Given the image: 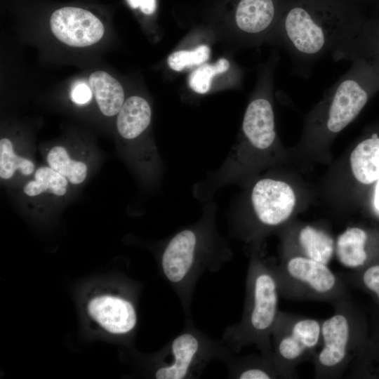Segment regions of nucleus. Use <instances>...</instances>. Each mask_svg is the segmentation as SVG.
Listing matches in <instances>:
<instances>
[{"label":"nucleus","mask_w":379,"mask_h":379,"mask_svg":"<svg viewBox=\"0 0 379 379\" xmlns=\"http://www.w3.org/2000/svg\"><path fill=\"white\" fill-rule=\"evenodd\" d=\"M367 17L357 0H291L272 36L288 53L293 74L307 79L314 65L347 43Z\"/></svg>","instance_id":"nucleus-1"},{"label":"nucleus","mask_w":379,"mask_h":379,"mask_svg":"<svg viewBox=\"0 0 379 379\" xmlns=\"http://www.w3.org/2000/svg\"><path fill=\"white\" fill-rule=\"evenodd\" d=\"M232 256L228 242L217 230L213 208L168 239L161 253L160 270L176 293L185 318L191 317L192 300L201 275L220 270Z\"/></svg>","instance_id":"nucleus-2"},{"label":"nucleus","mask_w":379,"mask_h":379,"mask_svg":"<svg viewBox=\"0 0 379 379\" xmlns=\"http://www.w3.org/2000/svg\"><path fill=\"white\" fill-rule=\"evenodd\" d=\"M306 116L303 140L325 142L350 124L379 91V70L356 58Z\"/></svg>","instance_id":"nucleus-3"},{"label":"nucleus","mask_w":379,"mask_h":379,"mask_svg":"<svg viewBox=\"0 0 379 379\" xmlns=\"http://www.w3.org/2000/svg\"><path fill=\"white\" fill-rule=\"evenodd\" d=\"M259 251L250 250L241 317L225 328L221 340L234 352L255 345L262 354L273 358L271 335L280 294L272 264L262 259Z\"/></svg>","instance_id":"nucleus-4"},{"label":"nucleus","mask_w":379,"mask_h":379,"mask_svg":"<svg viewBox=\"0 0 379 379\" xmlns=\"http://www.w3.org/2000/svg\"><path fill=\"white\" fill-rule=\"evenodd\" d=\"M333 306V315L322 320L321 345L312 360L314 376L317 379L340 378L368 337L366 316L351 296Z\"/></svg>","instance_id":"nucleus-5"},{"label":"nucleus","mask_w":379,"mask_h":379,"mask_svg":"<svg viewBox=\"0 0 379 379\" xmlns=\"http://www.w3.org/2000/svg\"><path fill=\"white\" fill-rule=\"evenodd\" d=\"M250 204L248 214L233 219L232 231L251 244L250 249L260 251L266 236L288 223L295 210L296 194L288 182L264 178L253 185Z\"/></svg>","instance_id":"nucleus-6"},{"label":"nucleus","mask_w":379,"mask_h":379,"mask_svg":"<svg viewBox=\"0 0 379 379\" xmlns=\"http://www.w3.org/2000/svg\"><path fill=\"white\" fill-rule=\"evenodd\" d=\"M280 296L288 300L334 304L350 296L346 282L328 265L298 253L282 251L272 265Z\"/></svg>","instance_id":"nucleus-7"},{"label":"nucleus","mask_w":379,"mask_h":379,"mask_svg":"<svg viewBox=\"0 0 379 379\" xmlns=\"http://www.w3.org/2000/svg\"><path fill=\"white\" fill-rule=\"evenodd\" d=\"M230 350L199 330L192 317L185 318L182 331L160 351L153 369L157 379L199 378L212 360H220Z\"/></svg>","instance_id":"nucleus-8"},{"label":"nucleus","mask_w":379,"mask_h":379,"mask_svg":"<svg viewBox=\"0 0 379 379\" xmlns=\"http://www.w3.org/2000/svg\"><path fill=\"white\" fill-rule=\"evenodd\" d=\"M321 322L279 310L271 335L272 357L279 378H296L298 366L314 359L321 345Z\"/></svg>","instance_id":"nucleus-9"},{"label":"nucleus","mask_w":379,"mask_h":379,"mask_svg":"<svg viewBox=\"0 0 379 379\" xmlns=\"http://www.w3.org/2000/svg\"><path fill=\"white\" fill-rule=\"evenodd\" d=\"M261 85L249 102L242 121V137L236 149L243 159L253 162L267 163L277 145L274 112L269 85Z\"/></svg>","instance_id":"nucleus-10"},{"label":"nucleus","mask_w":379,"mask_h":379,"mask_svg":"<svg viewBox=\"0 0 379 379\" xmlns=\"http://www.w3.org/2000/svg\"><path fill=\"white\" fill-rule=\"evenodd\" d=\"M49 25L53 34L63 44L72 47H86L98 42L105 27L101 20L88 10L66 6L55 10Z\"/></svg>","instance_id":"nucleus-11"},{"label":"nucleus","mask_w":379,"mask_h":379,"mask_svg":"<svg viewBox=\"0 0 379 379\" xmlns=\"http://www.w3.org/2000/svg\"><path fill=\"white\" fill-rule=\"evenodd\" d=\"M282 251L300 254L328 265L335 255L333 236L326 230L313 225H288L277 231Z\"/></svg>","instance_id":"nucleus-12"},{"label":"nucleus","mask_w":379,"mask_h":379,"mask_svg":"<svg viewBox=\"0 0 379 379\" xmlns=\"http://www.w3.org/2000/svg\"><path fill=\"white\" fill-rule=\"evenodd\" d=\"M335 255L342 265L352 271L379 259V228L347 227L335 240Z\"/></svg>","instance_id":"nucleus-13"},{"label":"nucleus","mask_w":379,"mask_h":379,"mask_svg":"<svg viewBox=\"0 0 379 379\" xmlns=\"http://www.w3.org/2000/svg\"><path fill=\"white\" fill-rule=\"evenodd\" d=\"M90 316L106 331L114 334H127L137 324V314L128 300L112 295H102L91 300L88 305Z\"/></svg>","instance_id":"nucleus-14"},{"label":"nucleus","mask_w":379,"mask_h":379,"mask_svg":"<svg viewBox=\"0 0 379 379\" xmlns=\"http://www.w3.org/2000/svg\"><path fill=\"white\" fill-rule=\"evenodd\" d=\"M331 58L335 62L362 58L379 70V15L368 16L356 34Z\"/></svg>","instance_id":"nucleus-15"},{"label":"nucleus","mask_w":379,"mask_h":379,"mask_svg":"<svg viewBox=\"0 0 379 379\" xmlns=\"http://www.w3.org/2000/svg\"><path fill=\"white\" fill-rule=\"evenodd\" d=\"M229 350L220 359L227 367L228 378L234 379L279 378L272 357L258 354L239 357Z\"/></svg>","instance_id":"nucleus-16"},{"label":"nucleus","mask_w":379,"mask_h":379,"mask_svg":"<svg viewBox=\"0 0 379 379\" xmlns=\"http://www.w3.org/2000/svg\"><path fill=\"white\" fill-rule=\"evenodd\" d=\"M152 110L149 102L142 97L133 95L127 98L117 119L119 135L126 140L140 137L149 127Z\"/></svg>","instance_id":"nucleus-17"},{"label":"nucleus","mask_w":379,"mask_h":379,"mask_svg":"<svg viewBox=\"0 0 379 379\" xmlns=\"http://www.w3.org/2000/svg\"><path fill=\"white\" fill-rule=\"evenodd\" d=\"M88 85L104 115L112 117L119 113L124 102V91L118 80L98 70L90 75Z\"/></svg>","instance_id":"nucleus-18"},{"label":"nucleus","mask_w":379,"mask_h":379,"mask_svg":"<svg viewBox=\"0 0 379 379\" xmlns=\"http://www.w3.org/2000/svg\"><path fill=\"white\" fill-rule=\"evenodd\" d=\"M350 376L357 378H379V309L375 308L368 339L350 365Z\"/></svg>","instance_id":"nucleus-19"},{"label":"nucleus","mask_w":379,"mask_h":379,"mask_svg":"<svg viewBox=\"0 0 379 379\" xmlns=\"http://www.w3.org/2000/svg\"><path fill=\"white\" fill-rule=\"evenodd\" d=\"M47 161L51 168L67 178L72 184H79L86 177V165L72 160L66 149L62 146H55L50 150Z\"/></svg>","instance_id":"nucleus-20"},{"label":"nucleus","mask_w":379,"mask_h":379,"mask_svg":"<svg viewBox=\"0 0 379 379\" xmlns=\"http://www.w3.org/2000/svg\"><path fill=\"white\" fill-rule=\"evenodd\" d=\"M34 180L29 182L24 187L25 193L30 197L50 191L58 196L66 193L67 180L65 177L51 167H41L34 174Z\"/></svg>","instance_id":"nucleus-21"},{"label":"nucleus","mask_w":379,"mask_h":379,"mask_svg":"<svg viewBox=\"0 0 379 379\" xmlns=\"http://www.w3.org/2000/svg\"><path fill=\"white\" fill-rule=\"evenodd\" d=\"M341 277L346 283L368 293L379 309V259Z\"/></svg>","instance_id":"nucleus-22"},{"label":"nucleus","mask_w":379,"mask_h":379,"mask_svg":"<svg viewBox=\"0 0 379 379\" xmlns=\"http://www.w3.org/2000/svg\"><path fill=\"white\" fill-rule=\"evenodd\" d=\"M34 168L32 161L17 156L13 145L8 138L0 140V176L4 179L11 178L15 171L19 169L25 175H30Z\"/></svg>","instance_id":"nucleus-23"},{"label":"nucleus","mask_w":379,"mask_h":379,"mask_svg":"<svg viewBox=\"0 0 379 379\" xmlns=\"http://www.w3.org/2000/svg\"><path fill=\"white\" fill-rule=\"evenodd\" d=\"M230 67L225 58L219 59L215 64H203L189 76L188 84L191 89L199 94L206 93L211 88L212 79L217 74L225 72Z\"/></svg>","instance_id":"nucleus-24"},{"label":"nucleus","mask_w":379,"mask_h":379,"mask_svg":"<svg viewBox=\"0 0 379 379\" xmlns=\"http://www.w3.org/2000/svg\"><path fill=\"white\" fill-rule=\"evenodd\" d=\"M211 50L207 45H200L193 50H180L172 53L167 59L171 69L180 72L186 67L203 64L210 57Z\"/></svg>","instance_id":"nucleus-25"},{"label":"nucleus","mask_w":379,"mask_h":379,"mask_svg":"<svg viewBox=\"0 0 379 379\" xmlns=\"http://www.w3.org/2000/svg\"><path fill=\"white\" fill-rule=\"evenodd\" d=\"M71 96L74 102L85 104L91 98V89L85 84H79L72 90Z\"/></svg>","instance_id":"nucleus-26"},{"label":"nucleus","mask_w":379,"mask_h":379,"mask_svg":"<svg viewBox=\"0 0 379 379\" xmlns=\"http://www.w3.org/2000/svg\"><path fill=\"white\" fill-rule=\"evenodd\" d=\"M129 5L135 9H139L143 14L149 15L156 11V0H127Z\"/></svg>","instance_id":"nucleus-27"},{"label":"nucleus","mask_w":379,"mask_h":379,"mask_svg":"<svg viewBox=\"0 0 379 379\" xmlns=\"http://www.w3.org/2000/svg\"><path fill=\"white\" fill-rule=\"evenodd\" d=\"M370 208L373 215L379 220V180L372 187Z\"/></svg>","instance_id":"nucleus-28"},{"label":"nucleus","mask_w":379,"mask_h":379,"mask_svg":"<svg viewBox=\"0 0 379 379\" xmlns=\"http://www.w3.org/2000/svg\"><path fill=\"white\" fill-rule=\"evenodd\" d=\"M366 10L369 8L374 12L379 11V0H357Z\"/></svg>","instance_id":"nucleus-29"}]
</instances>
